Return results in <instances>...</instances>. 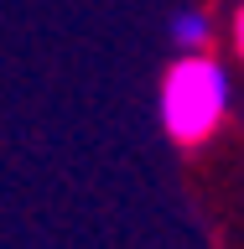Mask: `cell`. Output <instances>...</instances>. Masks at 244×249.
Segmentation results:
<instances>
[{"label":"cell","instance_id":"cell-1","mask_svg":"<svg viewBox=\"0 0 244 249\" xmlns=\"http://www.w3.org/2000/svg\"><path fill=\"white\" fill-rule=\"evenodd\" d=\"M224 104H229V78H224L218 62L182 57L177 68H167V78H161V124L182 145H198V140L213 135V124L224 120Z\"/></svg>","mask_w":244,"mask_h":249},{"label":"cell","instance_id":"cell-2","mask_svg":"<svg viewBox=\"0 0 244 249\" xmlns=\"http://www.w3.org/2000/svg\"><path fill=\"white\" fill-rule=\"evenodd\" d=\"M171 42H177V47H203V42H208V16L182 11L177 21H171Z\"/></svg>","mask_w":244,"mask_h":249},{"label":"cell","instance_id":"cell-3","mask_svg":"<svg viewBox=\"0 0 244 249\" xmlns=\"http://www.w3.org/2000/svg\"><path fill=\"white\" fill-rule=\"evenodd\" d=\"M234 47H239V57H244V5H239V16H234Z\"/></svg>","mask_w":244,"mask_h":249}]
</instances>
